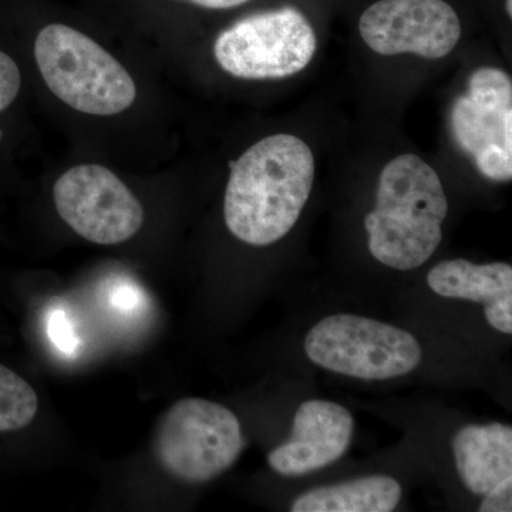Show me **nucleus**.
Returning <instances> with one entry per match:
<instances>
[{"instance_id":"nucleus-1","label":"nucleus","mask_w":512,"mask_h":512,"mask_svg":"<svg viewBox=\"0 0 512 512\" xmlns=\"http://www.w3.org/2000/svg\"><path fill=\"white\" fill-rule=\"evenodd\" d=\"M231 165L225 224L239 241L266 247L285 237L311 195L315 160L308 144L289 134L258 141Z\"/></svg>"},{"instance_id":"nucleus-2","label":"nucleus","mask_w":512,"mask_h":512,"mask_svg":"<svg viewBox=\"0 0 512 512\" xmlns=\"http://www.w3.org/2000/svg\"><path fill=\"white\" fill-rule=\"evenodd\" d=\"M448 201L439 174L414 154L390 161L380 174L375 210L366 215L369 251L397 271H413L443 239Z\"/></svg>"},{"instance_id":"nucleus-3","label":"nucleus","mask_w":512,"mask_h":512,"mask_svg":"<svg viewBox=\"0 0 512 512\" xmlns=\"http://www.w3.org/2000/svg\"><path fill=\"white\" fill-rule=\"evenodd\" d=\"M35 56L47 87L80 113L114 116L136 100V84L127 70L93 39L69 26L42 29Z\"/></svg>"},{"instance_id":"nucleus-4","label":"nucleus","mask_w":512,"mask_h":512,"mask_svg":"<svg viewBox=\"0 0 512 512\" xmlns=\"http://www.w3.org/2000/svg\"><path fill=\"white\" fill-rule=\"evenodd\" d=\"M305 352L325 370L362 380L409 375L423 356L412 333L349 313L316 323L306 335Z\"/></svg>"},{"instance_id":"nucleus-5","label":"nucleus","mask_w":512,"mask_h":512,"mask_svg":"<svg viewBox=\"0 0 512 512\" xmlns=\"http://www.w3.org/2000/svg\"><path fill=\"white\" fill-rule=\"evenodd\" d=\"M244 448L238 417L204 399H184L171 406L154 441L161 466L178 480L195 484L221 476Z\"/></svg>"},{"instance_id":"nucleus-6","label":"nucleus","mask_w":512,"mask_h":512,"mask_svg":"<svg viewBox=\"0 0 512 512\" xmlns=\"http://www.w3.org/2000/svg\"><path fill=\"white\" fill-rule=\"evenodd\" d=\"M316 53L309 20L295 8L249 16L224 30L214 46L218 64L238 79H285L302 72Z\"/></svg>"},{"instance_id":"nucleus-7","label":"nucleus","mask_w":512,"mask_h":512,"mask_svg":"<svg viewBox=\"0 0 512 512\" xmlns=\"http://www.w3.org/2000/svg\"><path fill=\"white\" fill-rule=\"evenodd\" d=\"M451 134L485 178H512V82L495 67L471 74L468 92L454 101Z\"/></svg>"},{"instance_id":"nucleus-8","label":"nucleus","mask_w":512,"mask_h":512,"mask_svg":"<svg viewBox=\"0 0 512 512\" xmlns=\"http://www.w3.org/2000/svg\"><path fill=\"white\" fill-rule=\"evenodd\" d=\"M56 210L80 237L116 245L143 227L144 211L127 185L101 165H77L53 188Z\"/></svg>"},{"instance_id":"nucleus-9","label":"nucleus","mask_w":512,"mask_h":512,"mask_svg":"<svg viewBox=\"0 0 512 512\" xmlns=\"http://www.w3.org/2000/svg\"><path fill=\"white\" fill-rule=\"evenodd\" d=\"M359 32L379 55L441 59L457 46L461 23L444 0H379L363 13Z\"/></svg>"},{"instance_id":"nucleus-10","label":"nucleus","mask_w":512,"mask_h":512,"mask_svg":"<svg viewBox=\"0 0 512 512\" xmlns=\"http://www.w3.org/2000/svg\"><path fill=\"white\" fill-rule=\"evenodd\" d=\"M355 420L348 409L326 400L299 406L289 440L268 456L281 476H303L330 466L348 451Z\"/></svg>"},{"instance_id":"nucleus-11","label":"nucleus","mask_w":512,"mask_h":512,"mask_svg":"<svg viewBox=\"0 0 512 512\" xmlns=\"http://www.w3.org/2000/svg\"><path fill=\"white\" fill-rule=\"evenodd\" d=\"M427 285L444 298L481 303L487 322L494 329L511 335V265L504 262L476 265L466 259H451L431 268Z\"/></svg>"},{"instance_id":"nucleus-12","label":"nucleus","mask_w":512,"mask_h":512,"mask_svg":"<svg viewBox=\"0 0 512 512\" xmlns=\"http://www.w3.org/2000/svg\"><path fill=\"white\" fill-rule=\"evenodd\" d=\"M458 476L477 495L512 477V429L501 423L467 426L453 439Z\"/></svg>"},{"instance_id":"nucleus-13","label":"nucleus","mask_w":512,"mask_h":512,"mask_svg":"<svg viewBox=\"0 0 512 512\" xmlns=\"http://www.w3.org/2000/svg\"><path fill=\"white\" fill-rule=\"evenodd\" d=\"M399 481L389 476L357 478L319 487L296 498L292 512H390L402 500Z\"/></svg>"},{"instance_id":"nucleus-14","label":"nucleus","mask_w":512,"mask_h":512,"mask_svg":"<svg viewBox=\"0 0 512 512\" xmlns=\"http://www.w3.org/2000/svg\"><path fill=\"white\" fill-rule=\"evenodd\" d=\"M39 399L33 387L0 365V431L25 429L35 420Z\"/></svg>"},{"instance_id":"nucleus-15","label":"nucleus","mask_w":512,"mask_h":512,"mask_svg":"<svg viewBox=\"0 0 512 512\" xmlns=\"http://www.w3.org/2000/svg\"><path fill=\"white\" fill-rule=\"evenodd\" d=\"M47 333L53 345L66 355H74L79 349V339L74 335L72 325L63 311H53L47 316Z\"/></svg>"},{"instance_id":"nucleus-16","label":"nucleus","mask_w":512,"mask_h":512,"mask_svg":"<svg viewBox=\"0 0 512 512\" xmlns=\"http://www.w3.org/2000/svg\"><path fill=\"white\" fill-rule=\"evenodd\" d=\"M22 84L18 64L6 53L0 52V111L8 109L16 99Z\"/></svg>"},{"instance_id":"nucleus-17","label":"nucleus","mask_w":512,"mask_h":512,"mask_svg":"<svg viewBox=\"0 0 512 512\" xmlns=\"http://www.w3.org/2000/svg\"><path fill=\"white\" fill-rule=\"evenodd\" d=\"M512 477L498 484L490 493L485 494L481 512H510L512 511Z\"/></svg>"},{"instance_id":"nucleus-18","label":"nucleus","mask_w":512,"mask_h":512,"mask_svg":"<svg viewBox=\"0 0 512 512\" xmlns=\"http://www.w3.org/2000/svg\"><path fill=\"white\" fill-rule=\"evenodd\" d=\"M138 302H140V293L130 286L117 288L111 293V303L121 311H131V309L137 308Z\"/></svg>"},{"instance_id":"nucleus-19","label":"nucleus","mask_w":512,"mask_h":512,"mask_svg":"<svg viewBox=\"0 0 512 512\" xmlns=\"http://www.w3.org/2000/svg\"><path fill=\"white\" fill-rule=\"evenodd\" d=\"M184 2H190L192 5L207 9H231L251 2V0H184Z\"/></svg>"},{"instance_id":"nucleus-20","label":"nucleus","mask_w":512,"mask_h":512,"mask_svg":"<svg viewBox=\"0 0 512 512\" xmlns=\"http://www.w3.org/2000/svg\"><path fill=\"white\" fill-rule=\"evenodd\" d=\"M0 136H2V134H0Z\"/></svg>"}]
</instances>
